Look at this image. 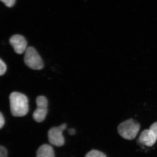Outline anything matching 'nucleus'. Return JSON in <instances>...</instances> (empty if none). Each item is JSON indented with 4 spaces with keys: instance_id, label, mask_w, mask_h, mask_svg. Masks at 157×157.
<instances>
[{
    "instance_id": "6e6552de",
    "label": "nucleus",
    "mask_w": 157,
    "mask_h": 157,
    "mask_svg": "<svg viewBox=\"0 0 157 157\" xmlns=\"http://www.w3.org/2000/svg\"><path fill=\"white\" fill-rule=\"evenodd\" d=\"M36 157H55L53 147L48 144H43L37 150Z\"/></svg>"
},
{
    "instance_id": "2eb2a0df",
    "label": "nucleus",
    "mask_w": 157,
    "mask_h": 157,
    "mask_svg": "<svg viewBox=\"0 0 157 157\" xmlns=\"http://www.w3.org/2000/svg\"><path fill=\"white\" fill-rule=\"evenodd\" d=\"M68 133H69L70 135H74L75 133H76V131H75V129L73 128L70 129L68 130Z\"/></svg>"
},
{
    "instance_id": "20e7f679",
    "label": "nucleus",
    "mask_w": 157,
    "mask_h": 157,
    "mask_svg": "<svg viewBox=\"0 0 157 157\" xmlns=\"http://www.w3.org/2000/svg\"><path fill=\"white\" fill-rule=\"evenodd\" d=\"M67 128V124H63L59 126L51 128L48 132V140L51 144L57 147L63 146L65 143L63 132Z\"/></svg>"
},
{
    "instance_id": "7ed1b4c3",
    "label": "nucleus",
    "mask_w": 157,
    "mask_h": 157,
    "mask_svg": "<svg viewBox=\"0 0 157 157\" xmlns=\"http://www.w3.org/2000/svg\"><path fill=\"white\" fill-rule=\"evenodd\" d=\"M24 62L25 64L34 70H41L44 67L42 58L34 47H28L25 52Z\"/></svg>"
},
{
    "instance_id": "9d476101",
    "label": "nucleus",
    "mask_w": 157,
    "mask_h": 157,
    "mask_svg": "<svg viewBox=\"0 0 157 157\" xmlns=\"http://www.w3.org/2000/svg\"><path fill=\"white\" fill-rule=\"evenodd\" d=\"M7 70V66L2 59H0V75L2 76L6 73Z\"/></svg>"
},
{
    "instance_id": "39448f33",
    "label": "nucleus",
    "mask_w": 157,
    "mask_h": 157,
    "mask_svg": "<svg viewBox=\"0 0 157 157\" xmlns=\"http://www.w3.org/2000/svg\"><path fill=\"white\" fill-rule=\"evenodd\" d=\"M36 102L37 107L33 113V117L37 122H42L48 113V100L44 96H40L37 97Z\"/></svg>"
},
{
    "instance_id": "4468645a",
    "label": "nucleus",
    "mask_w": 157,
    "mask_h": 157,
    "mask_svg": "<svg viewBox=\"0 0 157 157\" xmlns=\"http://www.w3.org/2000/svg\"><path fill=\"white\" fill-rule=\"evenodd\" d=\"M5 121L2 113H0V128L2 129L5 124Z\"/></svg>"
},
{
    "instance_id": "0eeeda50",
    "label": "nucleus",
    "mask_w": 157,
    "mask_h": 157,
    "mask_svg": "<svg viewBox=\"0 0 157 157\" xmlns=\"http://www.w3.org/2000/svg\"><path fill=\"white\" fill-rule=\"evenodd\" d=\"M138 140L141 144L147 147H151L155 143L157 139L151 130L146 129L141 132Z\"/></svg>"
},
{
    "instance_id": "f257e3e1",
    "label": "nucleus",
    "mask_w": 157,
    "mask_h": 157,
    "mask_svg": "<svg viewBox=\"0 0 157 157\" xmlns=\"http://www.w3.org/2000/svg\"><path fill=\"white\" fill-rule=\"evenodd\" d=\"M10 109L14 117L25 116L28 113L29 100L27 97L21 93L14 92L9 96Z\"/></svg>"
},
{
    "instance_id": "1a4fd4ad",
    "label": "nucleus",
    "mask_w": 157,
    "mask_h": 157,
    "mask_svg": "<svg viewBox=\"0 0 157 157\" xmlns=\"http://www.w3.org/2000/svg\"><path fill=\"white\" fill-rule=\"evenodd\" d=\"M85 157H107L106 155L102 152L93 150L91 151L86 155Z\"/></svg>"
},
{
    "instance_id": "9b49d317",
    "label": "nucleus",
    "mask_w": 157,
    "mask_h": 157,
    "mask_svg": "<svg viewBox=\"0 0 157 157\" xmlns=\"http://www.w3.org/2000/svg\"><path fill=\"white\" fill-rule=\"evenodd\" d=\"M1 1L5 4L6 6L9 8L13 7L16 2V0H1Z\"/></svg>"
},
{
    "instance_id": "f8f14e48",
    "label": "nucleus",
    "mask_w": 157,
    "mask_h": 157,
    "mask_svg": "<svg viewBox=\"0 0 157 157\" xmlns=\"http://www.w3.org/2000/svg\"><path fill=\"white\" fill-rule=\"evenodd\" d=\"M8 151L6 147L2 146L0 147V157H7Z\"/></svg>"
},
{
    "instance_id": "f03ea898",
    "label": "nucleus",
    "mask_w": 157,
    "mask_h": 157,
    "mask_svg": "<svg viewBox=\"0 0 157 157\" xmlns=\"http://www.w3.org/2000/svg\"><path fill=\"white\" fill-rule=\"evenodd\" d=\"M140 125L132 119L123 122L119 125L117 131L119 134L127 140L135 139L140 130Z\"/></svg>"
},
{
    "instance_id": "423d86ee",
    "label": "nucleus",
    "mask_w": 157,
    "mask_h": 157,
    "mask_svg": "<svg viewBox=\"0 0 157 157\" xmlns=\"http://www.w3.org/2000/svg\"><path fill=\"white\" fill-rule=\"evenodd\" d=\"M9 42L16 53L21 54L25 52L27 48V42L23 36L14 35L9 39Z\"/></svg>"
},
{
    "instance_id": "ddd939ff",
    "label": "nucleus",
    "mask_w": 157,
    "mask_h": 157,
    "mask_svg": "<svg viewBox=\"0 0 157 157\" xmlns=\"http://www.w3.org/2000/svg\"><path fill=\"white\" fill-rule=\"evenodd\" d=\"M149 129L154 133L157 140V122L153 124L150 127Z\"/></svg>"
}]
</instances>
